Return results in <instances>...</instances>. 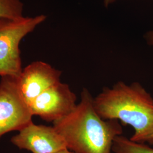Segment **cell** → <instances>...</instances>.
<instances>
[{"mask_svg":"<svg viewBox=\"0 0 153 153\" xmlns=\"http://www.w3.org/2000/svg\"><path fill=\"white\" fill-rule=\"evenodd\" d=\"M61 71L43 61H35L22 70L17 78V88L28 107L47 88L60 82Z\"/></svg>","mask_w":153,"mask_h":153,"instance_id":"52a82bcc","label":"cell"},{"mask_svg":"<svg viewBox=\"0 0 153 153\" xmlns=\"http://www.w3.org/2000/svg\"><path fill=\"white\" fill-rule=\"evenodd\" d=\"M11 142L33 153H56L67 148L65 140L53 126L36 125L33 121L12 137Z\"/></svg>","mask_w":153,"mask_h":153,"instance_id":"8992f818","label":"cell"},{"mask_svg":"<svg viewBox=\"0 0 153 153\" xmlns=\"http://www.w3.org/2000/svg\"><path fill=\"white\" fill-rule=\"evenodd\" d=\"M45 19L44 15L16 19L0 18V76H20L23 70L20 42Z\"/></svg>","mask_w":153,"mask_h":153,"instance_id":"3957f363","label":"cell"},{"mask_svg":"<svg viewBox=\"0 0 153 153\" xmlns=\"http://www.w3.org/2000/svg\"><path fill=\"white\" fill-rule=\"evenodd\" d=\"M94 105L104 120L131 126L133 142L153 145V98L139 82L118 81L94 97Z\"/></svg>","mask_w":153,"mask_h":153,"instance_id":"6da1fadb","label":"cell"},{"mask_svg":"<svg viewBox=\"0 0 153 153\" xmlns=\"http://www.w3.org/2000/svg\"><path fill=\"white\" fill-rule=\"evenodd\" d=\"M112 152L114 153H153V148L145 143L133 142L120 135L115 138Z\"/></svg>","mask_w":153,"mask_h":153,"instance_id":"ba28073f","label":"cell"},{"mask_svg":"<svg viewBox=\"0 0 153 153\" xmlns=\"http://www.w3.org/2000/svg\"><path fill=\"white\" fill-rule=\"evenodd\" d=\"M113 153V152H112V153Z\"/></svg>","mask_w":153,"mask_h":153,"instance_id":"4fadbf2b","label":"cell"},{"mask_svg":"<svg viewBox=\"0 0 153 153\" xmlns=\"http://www.w3.org/2000/svg\"><path fill=\"white\" fill-rule=\"evenodd\" d=\"M23 6L20 0H0V18L16 19L22 18Z\"/></svg>","mask_w":153,"mask_h":153,"instance_id":"9c48e42d","label":"cell"},{"mask_svg":"<svg viewBox=\"0 0 153 153\" xmlns=\"http://www.w3.org/2000/svg\"><path fill=\"white\" fill-rule=\"evenodd\" d=\"M76 95L69 86L60 81L39 95L29 108L33 116L54 123L71 113L76 107Z\"/></svg>","mask_w":153,"mask_h":153,"instance_id":"5b68a950","label":"cell"},{"mask_svg":"<svg viewBox=\"0 0 153 153\" xmlns=\"http://www.w3.org/2000/svg\"><path fill=\"white\" fill-rule=\"evenodd\" d=\"M53 126L65 140L67 149L76 153H111L115 138L123 131L119 121L99 116L86 88L82 89L74 110Z\"/></svg>","mask_w":153,"mask_h":153,"instance_id":"7a4b0ae2","label":"cell"},{"mask_svg":"<svg viewBox=\"0 0 153 153\" xmlns=\"http://www.w3.org/2000/svg\"><path fill=\"white\" fill-rule=\"evenodd\" d=\"M146 38L148 43L151 45H153V31L148 33L146 35Z\"/></svg>","mask_w":153,"mask_h":153,"instance_id":"30bf717a","label":"cell"},{"mask_svg":"<svg viewBox=\"0 0 153 153\" xmlns=\"http://www.w3.org/2000/svg\"><path fill=\"white\" fill-rule=\"evenodd\" d=\"M17 78L1 77L0 81V138L19 131L32 122L33 115L17 88Z\"/></svg>","mask_w":153,"mask_h":153,"instance_id":"277c9868","label":"cell"},{"mask_svg":"<svg viewBox=\"0 0 153 153\" xmlns=\"http://www.w3.org/2000/svg\"><path fill=\"white\" fill-rule=\"evenodd\" d=\"M115 0H104V3L105 5H108V4H110L111 3L114 2Z\"/></svg>","mask_w":153,"mask_h":153,"instance_id":"7c38bea8","label":"cell"},{"mask_svg":"<svg viewBox=\"0 0 153 153\" xmlns=\"http://www.w3.org/2000/svg\"><path fill=\"white\" fill-rule=\"evenodd\" d=\"M75 153V152H73V151H71V150H69L68 149H63V150H61L60 151H59V152H57V153Z\"/></svg>","mask_w":153,"mask_h":153,"instance_id":"8fae6325","label":"cell"}]
</instances>
